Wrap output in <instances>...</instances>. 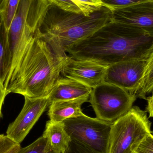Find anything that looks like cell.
<instances>
[{"instance_id":"cell-27","label":"cell","mask_w":153,"mask_h":153,"mask_svg":"<svg viewBox=\"0 0 153 153\" xmlns=\"http://www.w3.org/2000/svg\"><path fill=\"white\" fill-rule=\"evenodd\" d=\"M152 134H153V131H152Z\"/></svg>"},{"instance_id":"cell-24","label":"cell","mask_w":153,"mask_h":153,"mask_svg":"<svg viewBox=\"0 0 153 153\" xmlns=\"http://www.w3.org/2000/svg\"><path fill=\"white\" fill-rule=\"evenodd\" d=\"M152 93V95L146 99L147 101L146 111L149 114V118H153V90Z\"/></svg>"},{"instance_id":"cell-26","label":"cell","mask_w":153,"mask_h":153,"mask_svg":"<svg viewBox=\"0 0 153 153\" xmlns=\"http://www.w3.org/2000/svg\"><path fill=\"white\" fill-rule=\"evenodd\" d=\"M8 0H0V14H2L5 10Z\"/></svg>"},{"instance_id":"cell-12","label":"cell","mask_w":153,"mask_h":153,"mask_svg":"<svg viewBox=\"0 0 153 153\" xmlns=\"http://www.w3.org/2000/svg\"><path fill=\"white\" fill-rule=\"evenodd\" d=\"M89 101V99H79L52 102L49 104L48 112L50 120L61 123L68 119L82 116L84 114L82 111V105Z\"/></svg>"},{"instance_id":"cell-11","label":"cell","mask_w":153,"mask_h":153,"mask_svg":"<svg viewBox=\"0 0 153 153\" xmlns=\"http://www.w3.org/2000/svg\"><path fill=\"white\" fill-rule=\"evenodd\" d=\"M92 90V88L79 81L67 77H60L48 95L49 104L60 101L89 99Z\"/></svg>"},{"instance_id":"cell-22","label":"cell","mask_w":153,"mask_h":153,"mask_svg":"<svg viewBox=\"0 0 153 153\" xmlns=\"http://www.w3.org/2000/svg\"><path fill=\"white\" fill-rule=\"evenodd\" d=\"M64 153H96L74 140H71L68 148Z\"/></svg>"},{"instance_id":"cell-5","label":"cell","mask_w":153,"mask_h":153,"mask_svg":"<svg viewBox=\"0 0 153 153\" xmlns=\"http://www.w3.org/2000/svg\"><path fill=\"white\" fill-rule=\"evenodd\" d=\"M136 99L132 93L102 82L92 88L89 102L97 118L113 123L132 108Z\"/></svg>"},{"instance_id":"cell-20","label":"cell","mask_w":153,"mask_h":153,"mask_svg":"<svg viewBox=\"0 0 153 153\" xmlns=\"http://www.w3.org/2000/svg\"><path fill=\"white\" fill-rule=\"evenodd\" d=\"M21 147L20 144L15 143L6 135L0 134V153H16Z\"/></svg>"},{"instance_id":"cell-25","label":"cell","mask_w":153,"mask_h":153,"mask_svg":"<svg viewBox=\"0 0 153 153\" xmlns=\"http://www.w3.org/2000/svg\"><path fill=\"white\" fill-rule=\"evenodd\" d=\"M7 95L3 84L0 82V118L1 117L2 107L4 102V99Z\"/></svg>"},{"instance_id":"cell-14","label":"cell","mask_w":153,"mask_h":153,"mask_svg":"<svg viewBox=\"0 0 153 153\" xmlns=\"http://www.w3.org/2000/svg\"><path fill=\"white\" fill-rule=\"evenodd\" d=\"M8 30L0 14V82L3 84L10 70L12 55L8 40Z\"/></svg>"},{"instance_id":"cell-7","label":"cell","mask_w":153,"mask_h":153,"mask_svg":"<svg viewBox=\"0 0 153 153\" xmlns=\"http://www.w3.org/2000/svg\"><path fill=\"white\" fill-rule=\"evenodd\" d=\"M147 59H137L117 63L107 66L103 82L135 93L142 82Z\"/></svg>"},{"instance_id":"cell-23","label":"cell","mask_w":153,"mask_h":153,"mask_svg":"<svg viewBox=\"0 0 153 153\" xmlns=\"http://www.w3.org/2000/svg\"><path fill=\"white\" fill-rule=\"evenodd\" d=\"M135 153H153V134H149L142 143Z\"/></svg>"},{"instance_id":"cell-16","label":"cell","mask_w":153,"mask_h":153,"mask_svg":"<svg viewBox=\"0 0 153 153\" xmlns=\"http://www.w3.org/2000/svg\"><path fill=\"white\" fill-rule=\"evenodd\" d=\"M16 153H60L56 152L46 137L42 135L25 147H20Z\"/></svg>"},{"instance_id":"cell-1","label":"cell","mask_w":153,"mask_h":153,"mask_svg":"<svg viewBox=\"0 0 153 153\" xmlns=\"http://www.w3.org/2000/svg\"><path fill=\"white\" fill-rule=\"evenodd\" d=\"M153 49V37L140 29L111 22L91 36L67 48L78 60L108 66L121 62L147 59Z\"/></svg>"},{"instance_id":"cell-13","label":"cell","mask_w":153,"mask_h":153,"mask_svg":"<svg viewBox=\"0 0 153 153\" xmlns=\"http://www.w3.org/2000/svg\"><path fill=\"white\" fill-rule=\"evenodd\" d=\"M43 135L47 138L53 148L60 153L65 152L71 140L62 122L56 123L50 120L47 122Z\"/></svg>"},{"instance_id":"cell-21","label":"cell","mask_w":153,"mask_h":153,"mask_svg":"<svg viewBox=\"0 0 153 153\" xmlns=\"http://www.w3.org/2000/svg\"><path fill=\"white\" fill-rule=\"evenodd\" d=\"M49 3L60 9L75 13H81L80 9L71 0H47Z\"/></svg>"},{"instance_id":"cell-17","label":"cell","mask_w":153,"mask_h":153,"mask_svg":"<svg viewBox=\"0 0 153 153\" xmlns=\"http://www.w3.org/2000/svg\"><path fill=\"white\" fill-rule=\"evenodd\" d=\"M80 9L82 14L89 17L104 7L101 0H71Z\"/></svg>"},{"instance_id":"cell-2","label":"cell","mask_w":153,"mask_h":153,"mask_svg":"<svg viewBox=\"0 0 153 153\" xmlns=\"http://www.w3.org/2000/svg\"><path fill=\"white\" fill-rule=\"evenodd\" d=\"M68 57L36 34L6 77L4 83L6 94L33 99L48 97Z\"/></svg>"},{"instance_id":"cell-6","label":"cell","mask_w":153,"mask_h":153,"mask_svg":"<svg viewBox=\"0 0 153 153\" xmlns=\"http://www.w3.org/2000/svg\"><path fill=\"white\" fill-rule=\"evenodd\" d=\"M62 123L71 140L80 143L96 153H108L113 123L85 114Z\"/></svg>"},{"instance_id":"cell-4","label":"cell","mask_w":153,"mask_h":153,"mask_svg":"<svg viewBox=\"0 0 153 153\" xmlns=\"http://www.w3.org/2000/svg\"><path fill=\"white\" fill-rule=\"evenodd\" d=\"M146 111L138 106L113 122L108 153H135L145 138L152 133Z\"/></svg>"},{"instance_id":"cell-18","label":"cell","mask_w":153,"mask_h":153,"mask_svg":"<svg viewBox=\"0 0 153 153\" xmlns=\"http://www.w3.org/2000/svg\"><path fill=\"white\" fill-rule=\"evenodd\" d=\"M152 1L153 0H101L104 7L111 12L140 3Z\"/></svg>"},{"instance_id":"cell-3","label":"cell","mask_w":153,"mask_h":153,"mask_svg":"<svg viewBox=\"0 0 153 153\" xmlns=\"http://www.w3.org/2000/svg\"><path fill=\"white\" fill-rule=\"evenodd\" d=\"M111 17V11L106 7L87 17L63 10L52 4L36 35L60 54L67 56V48L108 25Z\"/></svg>"},{"instance_id":"cell-15","label":"cell","mask_w":153,"mask_h":153,"mask_svg":"<svg viewBox=\"0 0 153 153\" xmlns=\"http://www.w3.org/2000/svg\"><path fill=\"white\" fill-rule=\"evenodd\" d=\"M153 90V49L147 58L144 74L138 90L135 93L136 98L146 100V96Z\"/></svg>"},{"instance_id":"cell-10","label":"cell","mask_w":153,"mask_h":153,"mask_svg":"<svg viewBox=\"0 0 153 153\" xmlns=\"http://www.w3.org/2000/svg\"><path fill=\"white\" fill-rule=\"evenodd\" d=\"M107 68L94 62L68 56L61 74L64 77L79 81L93 88L103 82Z\"/></svg>"},{"instance_id":"cell-8","label":"cell","mask_w":153,"mask_h":153,"mask_svg":"<svg viewBox=\"0 0 153 153\" xmlns=\"http://www.w3.org/2000/svg\"><path fill=\"white\" fill-rule=\"evenodd\" d=\"M49 105L48 97L37 99L25 97L23 108L9 125L6 135L20 144Z\"/></svg>"},{"instance_id":"cell-19","label":"cell","mask_w":153,"mask_h":153,"mask_svg":"<svg viewBox=\"0 0 153 153\" xmlns=\"http://www.w3.org/2000/svg\"><path fill=\"white\" fill-rule=\"evenodd\" d=\"M20 0H8L6 8L2 14L4 21L8 30L16 14Z\"/></svg>"},{"instance_id":"cell-9","label":"cell","mask_w":153,"mask_h":153,"mask_svg":"<svg viewBox=\"0 0 153 153\" xmlns=\"http://www.w3.org/2000/svg\"><path fill=\"white\" fill-rule=\"evenodd\" d=\"M111 22L136 27L153 37V1L114 10Z\"/></svg>"}]
</instances>
